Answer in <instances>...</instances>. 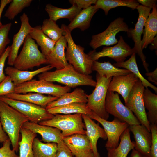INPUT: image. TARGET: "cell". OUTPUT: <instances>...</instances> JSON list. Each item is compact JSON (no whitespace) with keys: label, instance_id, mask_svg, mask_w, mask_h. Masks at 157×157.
Listing matches in <instances>:
<instances>
[{"label":"cell","instance_id":"cell-7","mask_svg":"<svg viewBox=\"0 0 157 157\" xmlns=\"http://www.w3.org/2000/svg\"><path fill=\"white\" fill-rule=\"evenodd\" d=\"M71 90L70 87L55 84L52 82L32 79L16 86L15 93L26 94L33 92L60 97L70 92Z\"/></svg>","mask_w":157,"mask_h":157},{"label":"cell","instance_id":"cell-8","mask_svg":"<svg viewBox=\"0 0 157 157\" xmlns=\"http://www.w3.org/2000/svg\"><path fill=\"white\" fill-rule=\"evenodd\" d=\"M0 100L17 110L31 122L38 123L51 119L54 116L45 108L28 102L12 99L5 96L0 97Z\"/></svg>","mask_w":157,"mask_h":157},{"label":"cell","instance_id":"cell-19","mask_svg":"<svg viewBox=\"0 0 157 157\" xmlns=\"http://www.w3.org/2000/svg\"><path fill=\"white\" fill-rule=\"evenodd\" d=\"M22 127L39 134L42 136V140L47 143L52 142L58 144L63 140L64 138L61 130L55 127L41 125L29 121L24 123Z\"/></svg>","mask_w":157,"mask_h":157},{"label":"cell","instance_id":"cell-38","mask_svg":"<svg viewBox=\"0 0 157 157\" xmlns=\"http://www.w3.org/2000/svg\"><path fill=\"white\" fill-rule=\"evenodd\" d=\"M32 1V0H12L4 16L10 20L14 19L24 9L29 7Z\"/></svg>","mask_w":157,"mask_h":157},{"label":"cell","instance_id":"cell-44","mask_svg":"<svg viewBox=\"0 0 157 157\" xmlns=\"http://www.w3.org/2000/svg\"><path fill=\"white\" fill-rule=\"evenodd\" d=\"M10 49V46H8L0 57V83L5 78L6 76L4 73L3 69L5 63L9 55Z\"/></svg>","mask_w":157,"mask_h":157},{"label":"cell","instance_id":"cell-32","mask_svg":"<svg viewBox=\"0 0 157 157\" xmlns=\"http://www.w3.org/2000/svg\"><path fill=\"white\" fill-rule=\"evenodd\" d=\"M50 114H69L72 113H81L89 115L92 111L86 106V104L74 103L54 107L47 109Z\"/></svg>","mask_w":157,"mask_h":157},{"label":"cell","instance_id":"cell-37","mask_svg":"<svg viewBox=\"0 0 157 157\" xmlns=\"http://www.w3.org/2000/svg\"><path fill=\"white\" fill-rule=\"evenodd\" d=\"M41 29L47 36L57 42L63 36V30L56 22L49 18L44 19L41 26Z\"/></svg>","mask_w":157,"mask_h":157},{"label":"cell","instance_id":"cell-24","mask_svg":"<svg viewBox=\"0 0 157 157\" xmlns=\"http://www.w3.org/2000/svg\"><path fill=\"white\" fill-rule=\"evenodd\" d=\"M157 5L152 8L151 13L149 14L144 24L143 38L141 45L142 49L146 48L151 43L157 34Z\"/></svg>","mask_w":157,"mask_h":157},{"label":"cell","instance_id":"cell-25","mask_svg":"<svg viewBox=\"0 0 157 157\" xmlns=\"http://www.w3.org/2000/svg\"><path fill=\"white\" fill-rule=\"evenodd\" d=\"M129 127L121 135L120 143L115 148H107L108 157H127L129 152L134 148L135 142L131 141Z\"/></svg>","mask_w":157,"mask_h":157},{"label":"cell","instance_id":"cell-46","mask_svg":"<svg viewBox=\"0 0 157 157\" xmlns=\"http://www.w3.org/2000/svg\"><path fill=\"white\" fill-rule=\"evenodd\" d=\"M145 75L147 77V79L149 81L154 83L156 85H157V68L152 72L146 73Z\"/></svg>","mask_w":157,"mask_h":157},{"label":"cell","instance_id":"cell-2","mask_svg":"<svg viewBox=\"0 0 157 157\" xmlns=\"http://www.w3.org/2000/svg\"><path fill=\"white\" fill-rule=\"evenodd\" d=\"M0 119L3 129L8 135L12 149L18 150L19 133L28 119L17 110L0 100Z\"/></svg>","mask_w":157,"mask_h":157},{"label":"cell","instance_id":"cell-14","mask_svg":"<svg viewBox=\"0 0 157 157\" xmlns=\"http://www.w3.org/2000/svg\"><path fill=\"white\" fill-rule=\"evenodd\" d=\"M133 53H135L133 48H131L120 36L115 45L111 47H104L101 51L98 52L94 50L88 54L93 61L97 60L101 57H108L119 63L124 61L127 57Z\"/></svg>","mask_w":157,"mask_h":157},{"label":"cell","instance_id":"cell-3","mask_svg":"<svg viewBox=\"0 0 157 157\" xmlns=\"http://www.w3.org/2000/svg\"><path fill=\"white\" fill-rule=\"evenodd\" d=\"M61 28L63 30V35L67 42L65 56L68 63L79 73L84 75H89L92 72V66L93 61L90 55L84 52V49L76 44L72 38L71 32L64 24Z\"/></svg>","mask_w":157,"mask_h":157},{"label":"cell","instance_id":"cell-26","mask_svg":"<svg viewBox=\"0 0 157 157\" xmlns=\"http://www.w3.org/2000/svg\"><path fill=\"white\" fill-rule=\"evenodd\" d=\"M98 10L94 5H91L87 8L82 10L67 26V28L71 32L76 28L82 31L87 29L90 26L92 17Z\"/></svg>","mask_w":157,"mask_h":157},{"label":"cell","instance_id":"cell-30","mask_svg":"<svg viewBox=\"0 0 157 157\" xmlns=\"http://www.w3.org/2000/svg\"><path fill=\"white\" fill-rule=\"evenodd\" d=\"M29 35L35 40L37 45L40 47L42 53L44 56L49 55L52 51L56 42L44 33L41 29V26L39 25L33 27Z\"/></svg>","mask_w":157,"mask_h":157},{"label":"cell","instance_id":"cell-1","mask_svg":"<svg viewBox=\"0 0 157 157\" xmlns=\"http://www.w3.org/2000/svg\"><path fill=\"white\" fill-rule=\"evenodd\" d=\"M38 77L39 80L57 82L70 88L83 85L95 87L97 84L91 76L79 73L69 63L62 69L40 73Z\"/></svg>","mask_w":157,"mask_h":157},{"label":"cell","instance_id":"cell-35","mask_svg":"<svg viewBox=\"0 0 157 157\" xmlns=\"http://www.w3.org/2000/svg\"><path fill=\"white\" fill-rule=\"evenodd\" d=\"M139 5L138 1L135 0H97L94 4L96 8L102 9L106 15L111 9L117 7L126 6L134 10Z\"/></svg>","mask_w":157,"mask_h":157},{"label":"cell","instance_id":"cell-28","mask_svg":"<svg viewBox=\"0 0 157 157\" xmlns=\"http://www.w3.org/2000/svg\"><path fill=\"white\" fill-rule=\"evenodd\" d=\"M45 10L48 14L49 19L56 22L61 18H67L71 22L82 10L75 4L72 5L69 8H63L50 3L46 5Z\"/></svg>","mask_w":157,"mask_h":157},{"label":"cell","instance_id":"cell-47","mask_svg":"<svg viewBox=\"0 0 157 157\" xmlns=\"http://www.w3.org/2000/svg\"><path fill=\"white\" fill-rule=\"evenodd\" d=\"M139 3L143 6L151 8L156 5L157 0H138Z\"/></svg>","mask_w":157,"mask_h":157},{"label":"cell","instance_id":"cell-23","mask_svg":"<svg viewBox=\"0 0 157 157\" xmlns=\"http://www.w3.org/2000/svg\"><path fill=\"white\" fill-rule=\"evenodd\" d=\"M5 96L12 99L32 103L45 108L48 104L57 100L59 97L51 95L46 96L44 94L33 92L26 94L13 93Z\"/></svg>","mask_w":157,"mask_h":157},{"label":"cell","instance_id":"cell-36","mask_svg":"<svg viewBox=\"0 0 157 157\" xmlns=\"http://www.w3.org/2000/svg\"><path fill=\"white\" fill-rule=\"evenodd\" d=\"M57 144L54 142L44 143L35 138L32 144L34 157H55Z\"/></svg>","mask_w":157,"mask_h":157},{"label":"cell","instance_id":"cell-40","mask_svg":"<svg viewBox=\"0 0 157 157\" xmlns=\"http://www.w3.org/2000/svg\"><path fill=\"white\" fill-rule=\"evenodd\" d=\"M16 87L10 78L8 76H6L0 83V97L15 93Z\"/></svg>","mask_w":157,"mask_h":157},{"label":"cell","instance_id":"cell-27","mask_svg":"<svg viewBox=\"0 0 157 157\" xmlns=\"http://www.w3.org/2000/svg\"><path fill=\"white\" fill-rule=\"evenodd\" d=\"M87 95L83 89L76 88L71 92H67L60 97L57 100L48 104L45 107L47 109L54 107L74 103L86 104Z\"/></svg>","mask_w":157,"mask_h":157},{"label":"cell","instance_id":"cell-9","mask_svg":"<svg viewBox=\"0 0 157 157\" xmlns=\"http://www.w3.org/2000/svg\"><path fill=\"white\" fill-rule=\"evenodd\" d=\"M107 112L129 126L140 124L133 113L121 101L119 94L108 91L105 103Z\"/></svg>","mask_w":157,"mask_h":157},{"label":"cell","instance_id":"cell-33","mask_svg":"<svg viewBox=\"0 0 157 157\" xmlns=\"http://www.w3.org/2000/svg\"><path fill=\"white\" fill-rule=\"evenodd\" d=\"M113 65L116 67H122L129 70L134 74L141 82L146 88L149 87L152 88L157 93V88L150 83L144 77L138 69L136 60L135 53H133L127 60L124 62L114 63Z\"/></svg>","mask_w":157,"mask_h":157},{"label":"cell","instance_id":"cell-31","mask_svg":"<svg viewBox=\"0 0 157 157\" xmlns=\"http://www.w3.org/2000/svg\"><path fill=\"white\" fill-rule=\"evenodd\" d=\"M20 133L22 138L21 141L18 143L19 149V157H34L32 144L37 133L23 127L21 129Z\"/></svg>","mask_w":157,"mask_h":157},{"label":"cell","instance_id":"cell-21","mask_svg":"<svg viewBox=\"0 0 157 157\" xmlns=\"http://www.w3.org/2000/svg\"><path fill=\"white\" fill-rule=\"evenodd\" d=\"M67 42L63 35L56 42L51 52L45 56L48 63L56 69H62L69 63L65 56V49L67 47Z\"/></svg>","mask_w":157,"mask_h":157},{"label":"cell","instance_id":"cell-43","mask_svg":"<svg viewBox=\"0 0 157 157\" xmlns=\"http://www.w3.org/2000/svg\"><path fill=\"white\" fill-rule=\"evenodd\" d=\"M55 157H73L71 151L63 140L57 144Z\"/></svg>","mask_w":157,"mask_h":157},{"label":"cell","instance_id":"cell-51","mask_svg":"<svg viewBox=\"0 0 157 157\" xmlns=\"http://www.w3.org/2000/svg\"><path fill=\"white\" fill-rule=\"evenodd\" d=\"M1 3H0V6Z\"/></svg>","mask_w":157,"mask_h":157},{"label":"cell","instance_id":"cell-45","mask_svg":"<svg viewBox=\"0 0 157 157\" xmlns=\"http://www.w3.org/2000/svg\"><path fill=\"white\" fill-rule=\"evenodd\" d=\"M96 0H69V2L72 5H76L80 9H85L89 7L92 4H94Z\"/></svg>","mask_w":157,"mask_h":157},{"label":"cell","instance_id":"cell-34","mask_svg":"<svg viewBox=\"0 0 157 157\" xmlns=\"http://www.w3.org/2000/svg\"><path fill=\"white\" fill-rule=\"evenodd\" d=\"M143 100L145 108L148 110L147 115L150 124H157V95L146 88L143 92Z\"/></svg>","mask_w":157,"mask_h":157},{"label":"cell","instance_id":"cell-4","mask_svg":"<svg viewBox=\"0 0 157 157\" xmlns=\"http://www.w3.org/2000/svg\"><path fill=\"white\" fill-rule=\"evenodd\" d=\"M54 115L52 119L40 122L38 124L58 129L62 131L63 138L76 134L86 135L85 126L83 122L82 114Z\"/></svg>","mask_w":157,"mask_h":157},{"label":"cell","instance_id":"cell-18","mask_svg":"<svg viewBox=\"0 0 157 157\" xmlns=\"http://www.w3.org/2000/svg\"><path fill=\"white\" fill-rule=\"evenodd\" d=\"M139 80L132 73L125 75H119L113 77L110 83L108 90L116 92L120 94L126 103L133 88Z\"/></svg>","mask_w":157,"mask_h":157},{"label":"cell","instance_id":"cell-29","mask_svg":"<svg viewBox=\"0 0 157 157\" xmlns=\"http://www.w3.org/2000/svg\"><path fill=\"white\" fill-rule=\"evenodd\" d=\"M92 71H96L101 76L106 78L119 75H125L131 73L128 70L121 69L116 67L109 61L100 62L93 61L92 66Z\"/></svg>","mask_w":157,"mask_h":157},{"label":"cell","instance_id":"cell-10","mask_svg":"<svg viewBox=\"0 0 157 157\" xmlns=\"http://www.w3.org/2000/svg\"><path fill=\"white\" fill-rule=\"evenodd\" d=\"M129 27L123 18L118 17L109 24L107 28L99 33L93 35L89 43L94 50L102 46H109L117 44L118 40L117 34L121 31L127 32Z\"/></svg>","mask_w":157,"mask_h":157},{"label":"cell","instance_id":"cell-41","mask_svg":"<svg viewBox=\"0 0 157 157\" xmlns=\"http://www.w3.org/2000/svg\"><path fill=\"white\" fill-rule=\"evenodd\" d=\"M151 135V144L150 155L151 157H157V124H150Z\"/></svg>","mask_w":157,"mask_h":157},{"label":"cell","instance_id":"cell-48","mask_svg":"<svg viewBox=\"0 0 157 157\" xmlns=\"http://www.w3.org/2000/svg\"><path fill=\"white\" fill-rule=\"evenodd\" d=\"M12 0H1L0 1V27L3 25L1 21V19L3 12L6 6L8 4L10 3Z\"/></svg>","mask_w":157,"mask_h":157},{"label":"cell","instance_id":"cell-39","mask_svg":"<svg viewBox=\"0 0 157 157\" xmlns=\"http://www.w3.org/2000/svg\"><path fill=\"white\" fill-rule=\"evenodd\" d=\"M12 25L10 22L3 24L0 27V57L5 51L7 45L10 43L8 35Z\"/></svg>","mask_w":157,"mask_h":157},{"label":"cell","instance_id":"cell-12","mask_svg":"<svg viewBox=\"0 0 157 157\" xmlns=\"http://www.w3.org/2000/svg\"><path fill=\"white\" fill-rule=\"evenodd\" d=\"M139 13L138 21L134 28H129L127 32L128 36L132 38L134 42V49L141 58L143 65L147 72H149L148 64L146 60V57L143 54L141 47V37L143 33V28L147 19L150 13L151 8L139 5L136 8Z\"/></svg>","mask_w":157,"mask_h":157},{"label":"cell","instance_id":"cell-50","mask_svg":"<svg viewBox=\"0 0 157 157\" xmlns=\"http://www.w3.org/2000/svg\"><path fill=\"white\" fill-rule=\"evenodd\" d=\"M130 157H145L138 151L133 149L132 150Z\"/></svg>","mask_w":157,"mask_h":157},{"label":"cell","instance_id":"cell-49","mask_svg":"<svg viewBox=\"0 0 157 157\" xmlns=\"http://www.w3.org/2000/svg\"><path fill=\"white\" fill-rule=\"evenodd\" d=\"M9 138L7 134L3 130L0 121V142L3 143Z\"/></svg>","mask_w":157,"mask_h":157},{"label":"cell","instance_id":"cell-13","mask_svg":"<svg viewBox=\"0 0 157 157\" xmlns=\"http://www.w3.org/2000/svg\"><path fill=\"white\" fill-rule=\"evenodd\" d=\"M88 115L91 119L98 122L103 126L107 137V140L105 145L106 148L117 147L119 145L121 135L129 127V125L115 117L112 121H108L100 117L92 111Z\"/></svg>","mask_w":157,"mask_h":157},{"label":"cell","instance_id":"cell-5","mask_svg":"<svg viewBox=\"0 0 157 157\" xmlns=\"http://www.w3.org/2000/svg\"><path fill=\"white\" fill-rule=\"evenodd\" d=\"M47 63L45 56L39 50L35 40L28 35L14 62V67L20 70H27Z\"/></svg>","mask_w":157,"mask_h":157},{"label":"cell","instance_id":"cell-42","mask_svg":"<svg viewBox=\"0 0 157 157\" xmlns=\"http://www.w3.org/2000/svg\"><path fill=\"white\" fill-rule=\"evenodd\" d=\"M0 148V157H19L15 151L10 148L11 142L9 138L4 142Z\"/></svg>","mask_w":157,"mask_h":157},{"label":"cell","instance_id":"cell-16","mask_svg":"<svg viewBox=\"0 0 157 157\" xmlns=\"http://www.w3.org/2000/svg\"><path fill=\"white\" fill-rule=\"evenodd\" d=\"M21 24L20 28L16 34L14 35L10 49L8 57L7 64L13 66L18 56L19 48L24 43L25 39L33 29L29 22L27 15L24 12L20 16Z\"/></svg>","mask_w":157,"mask_h":157},{"label":"cell","instance_id":"cell-20","mask_svg":"<svg viewBox=\"0 0 157 157\" xmlns=\"http://www.w3.org/2000/svg\"><path fill=\"white\" fill-rule=\"evenodd\" d=\"M85 124L86 135L88 138L93 149L95 157H100L97 147L98 140L99 138L107 139L106 134L104 129L96 123L87 115L82 114Z\"/></svg>","mask_w":157,"mask_h":157},{"label":"cell","instance_id":"cell-22","mask_svg":"<svg viewBox=\"0 0 157 157\" xmlns=\"http://www.w3.org/2000/svg\"><path fill=\"white\" fill-rule=\"evenodd\" d=\"M52 67L50 65L33 71L22 70L14 67L8 66L5 69V74L8 76L16 86L24 83L28 81L37 75L49 71Z\"/></svg>","mask_w":157,"mask_h":157},{"label":"cell","instance_id":"cell-15","mask_svg":"<svg viewBox=\"0 0 157 157\" xmlns=\"http://www.w3.org/2000/svg\"><path fill=\"white\" fill-rule=\"evenodd\" d=\"M63 140L75 157H95L91 144L86 135L76 134Z\"/></svg>","mask_w":157,"mask_h":157},{"label":"cell","instance_id":"cell-6","mask_svg":"<svg viewBox=\"0 0 157 157\" xmlns=\"http://www.w3.org/2000/svg\"><path fill=\"white\" fill-rule=\"evenodd\" d=\"M112 77L106 78L96 75L97 84L90 94L87 95V107L100 117L107 120L109 114L106 111L105 103L108 86Z\"/></svg>","mask_w":157,"mask_h":157},{"label":"cell","instance_id":"cell-11","mask_svg":"<svg viewBox=\"0 0 157 157\" xmlns=\"http://www.w3.org/2000/svg\"><path fill=\"white\" fill-rule=\"evenodd\" d=\"M144 88L140 80L137 81L131 91L125 105L134 113L140 124L150 132V124L147 118L144 103Z\"/></svg>","mask_w":157,"mask_h":157},{"label":"cell","instance_id":"cell-17","mask_svg":"<svg viewBox=\"0 0 157 157\" xmlns=\"http://www.w3.org/2000/svg\"><path fill=\"white\" fill-rule=\"evenodd\" d=\"M129 128L135 140L134 149L145 157H151L150 149L152 137L150 132L140 124L130 125Z\"/></svg>","mask_w":157,"mask_h":157}]
</instances>
